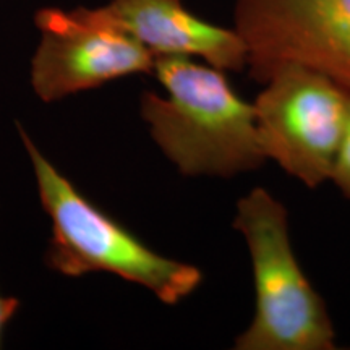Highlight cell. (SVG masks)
<instances>
[{
    "label": "cell",
    "mask_w": 350,
    "mask_h": 350,
    "mask_svg": "<svg viewBox=\"0 0 350 350\" xmlns=\"http://www.w3.org/2000/svg\"><path fill=\"white\" fill-rule=\"evenodd\" d=\"M165 96L142 94L139 112L151 138L185 177L232 178L266 164L253 103L226 72L191 57H156L152 68Z\"/></svg>",
    "instance_id": "6da1fadb"
},
{
    "label": "cell",
    "mask_w": 350,
    "mask_h": 350,
    "mask_svg": "<svg viewBox=\"0 0 350 350\" xmlns=\"http://www.w3.org/2000/svg\"><path fill=\"white\" fill-rule=\"evenodd\" d=\"M36 177L39 198L52 222L47 265L67 278L104 271L138 284L165 305H177L203 281L193 265L161 255L99 209L54 167L18 125Z\"/></svg>",
    "instance_id": "7a4b0ae2"
},
{
    "label": "cell",
    "mask_w": 350,
    "mask_h": 350,
    "mask_svg": "<svg viewBox=\"0 0 350 350\" xmlns=\"http://www.w3.org/2000/svg\"><path fill=\"white\" fill-rule=\"evenodd\" d=\"M234 229L252 261L255 313L235 350H336V327L325 299L301 268L286 204L255 187L237 201Z\"/></svg>",
    "instance_id": "3957f363"
},
{
    "label": "cell",
    "mask_w": 350,
    "mask_h": 350,
    "mask_svg": "<svg viewBox=\"0 0 350 350\" xmlns=\"http://www.w3.org/2000/svg\"><path fill=\"white\" fill-rule=\"evenodd\" d=\"M266 161L310 190L331 182L350 117V93L299 64L275 68L253 100Z\"/></svg>",
    "instance_id": "277c9868"
},
{
    "label": "cell",
    "mask_w": 350,
    "mask_h": 350,
    "mask_svg": "<svg viewBox=\"0 0 350 350\" xmlns=\"http://www.w3.org/2000/svg\"><path fill=\"white\" fill-rule=\"evenodd\" d=\"M234 28L258 85L275 68L299 64L350 93V0H235Z\"/></svg>",
    "instance_id": "5b68a950"
},
{
    "label": "cell",
    "mask_w": 350,
    "mask_h": 350,
    "mask_svg": "<svg viewBox=\"0 0 350 350\" xmlns=\"http://www.w3.org/2000/svg\"><path fill=\"white\" fill-rule=\"evenodd\" d=\"M34 23L41 41L31 62V85L46 103L154 68L156 57L100 8H41Z\"/></svg>",
    "instance_id": "8992f818"
},
{
    "label": "cell",
    "mask_w": 350,
    "mask_h": 350,
    "mask_svg": "<svg viewBox=\"0 0 350 350\" xmlns=\"http://www.w3.org/2000/svg\"><path fill=\"white\" fill-rule=\"evenodd\" d=\"M99 8L154 57H200L224 72L247 70V46L237 29L200 18L182 0H111Z\"/></svg>",
    "instance_id": "52a82bcc"
},
{
    "label": "cell",
    "mask_w": 350,
    "mask_h": 350,
    "mask_svg": "<svg viewBox=\"0 0 350 350\" xmlns=\"http://www.w3.org/2000/svg\"><path fill=\"white\" fill-rule=\"evenodd\" d=\"M331 182L339 188V191L350 201V117L345 138L340 148L334 170H332Z\"/></svg>",
    "instance_id": "ba28073f"
},
{
    "label": "cell",
    "mask_w": 350,
    "mask_h": 350,
    "mask_svg": "<svg viewBox=\"0 0 350 350\" xmlns=\"http://www.w3.org/2000/svg\"><path fill=\"white\" fill-rule=\"evenodd\" d=\"M18 306H20V301L13 299V297L0 295V340H2L3 327H5L7 323L15 317Z\"/></svg>",
    "instance_id": "9c48e42d"
}]
</instances>
